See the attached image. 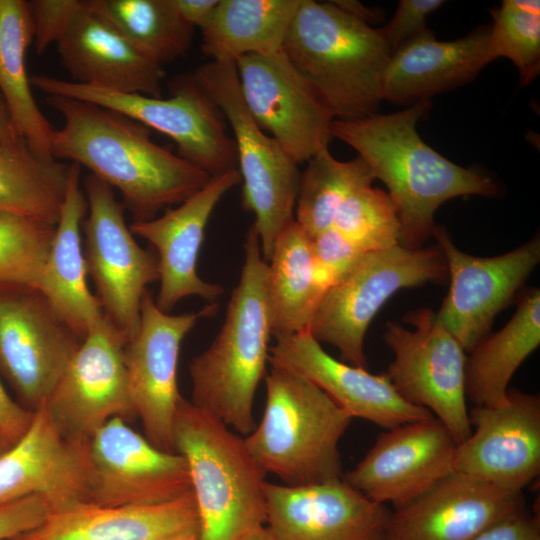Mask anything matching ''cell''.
Instances as JSON below:
<instances>
[{"label": "cell", "instance_id": "48", "mask_svg": "<svg viewBox=\"0 0 540 540\" xmlns=\"http://www.w3.org/2000/svg\"><path fill=\"white\" fill-rule=\"evenodd\" d=\"M242 540H277L268 527L262 526L251 532Z\"/></svg>", "mask_w": 540, "mask_h": 540}, {"label": "cell", "instance_id": "37", "mask_svg": "<svg viewBox=\"0 0 540 540\" xmlns=\"http://www.w3.org/2000/svg\"><path fill=\"white\" fill-rule=\"evenodd\" d=\"M488 42L489 63L506 57L516 66L522 85L540 71V2L505 0L492 11Z\"/></svg>", "mask_w": 540, "mask_h": 540}, {"label": "cell", "instance_id": "17", "mask_svg": "<svg viewBox=\"0 0 540 540\" xmlns=\"http://www.w3.org/2000/svg\"><path fill=\"white\" fill-rule=\"evenodd\" d=\"M90 503L153 505L192 492L185 458L157 448L121 418H112L88 440Z\"/></svg>", "mask_w": 540, "mask_h": 540}, {"label": "cell", "instance_id": "15", "mask_svg": "<svg viewBox=\"0 0 540 540\" xmlns=\"http://www.w3.org/2000/svg\"><path fill=\"white\" fill-rule=\"evenodd\" d=\"M442 251L449 291L436 313L443 326L469 353L491 330L497 314L511 304L516 293L540 261V238L495 257H477L458 249L449 233L433 229Z\"/></svg>", "mask_w": 540, "mask_h": 540}, {"label": "cell", "instance_id": "24", "mask_svg": "<svg viewBox=\"0 0 540 540\" xmlns=\"http://www.w3.org/2000/svg\"><path fill=\"white\" fill-rule=\"evenodd\" d=\"M524 509L522 493L453 471L391 512L385 540H473Z\"/></svg>", "mask_w": 540, "mask_h": 540}, {"label": "cell", "instance_id": "26", "mask_svg": "<svg viewBox=\"0 0 540 540\" xmlns=\"http://www.w3.org/2000/svg\"><path fill=\"white\" fill-rule=\"evenodd\" d=\"M193 492L153 505L83 503L51 513L38 527L10 540H198Z\"/></svg>", "mask_w": 540, "mask_h": 540}, {"label": "cell", "instance_id": "18", "mask_svg": "<svg viewBox=\"0 0 540 540\" xmlns=\"http://www.w3.org/2000/svg\"><path fill=\"white\" fill-rule=\"evenodd\" d=\"M457 442L434 416L382 432L343 480L371 501L400 508L454 471Z\"/></svg>", "mask_w": 540, "mask_h": 540}, {"label": "cell", "instance_id": "1", "mask_svg": "<svg viewBox=\"0 0 540 540\" xmlns=\"http://www.w3.org/2000/svg\"><path fill=\"white\" fill-rule=\"evenodd\" d=\"M63 118L54 129L51 155L84 166L117 189L134 221L155 218L202 189L211 176L151 139L143 124L104 106L47 96Z\"/></svg>", "mask_w": 540, "mask_h": 540}, {"label": "cell", "instance_id": "30", "mask_svg": "<svg viewBox=\"0 0 540 540\" xmlns=\"http://www.w3.org/2000/svg\"><path fill=\"white\" fill-rule=\"evenodd\" d=\"M302 0H218L202 32L210 61L235 63L251 54H271L283 45Z\"/></svg>", "mask_w": 540, "mask_h": 540}, {"label": "cell", "instance_id": "34", "mask_svg": "<svg viewBox=\"0 0 540 540\" xmlns=\"http://www.w3.org/2000/svg\"><path fill=\"white\" fill-rule=\"evenodd\" d=\"M87 8L163 66L191 46L194 27L172 0H85Z\"/></svg>", "mask_w": 540, "mask_h": 540}, {"label": "cell", "instance_id": "42", "mask_svg": "<svg viewBox=\"0 0 540 540\" xmlns=\"http://www.w3.org/2000/svg\"><path fill=\"white\" fill-rule=\"evenodd\" d=\"M51 514L38 496H27L0 504V540H10L42 524Z\"/></svg>", "mask_w": 540, "mask_h": 540}, {"label": "cell", "instance_id": "3", "mask_svg": "<svg viewBox=\"0 0 540 540\" xmlns=\"http://www.w3.org/2000/svg\"><path fill=\"white\" fill-rule=\"evenodd\" d=\"M244 263L228 303L224 323L212 344L192 359L191 402L236 432L255 427L253 404L266 375L272 336L267 262L252 225L244 243Z\"/></svg>", "mask_w": 540, "mask_h": 540}, {"label": "cell", "instance_id": "13", "mask_svg": "<svg viewBox=\"0 0 540 540\" xmlns=\"http://www.w3.org/2000/svg\"><path fill=\"white\" fill-rule=\"evenodd\" d=\"M235 67L251 116L297 165L329 147L334 116L283 49L240 57Z\"/></svg>", "mask_w": 540, "mask_h": 540}, {"label": "cell", "instance_id": "43", "mask_svg": "<svg viewBox=\"0 0 540 540\" xmlns=\"http://www.w3.org/2000/svg\"><path fill=\"white\" fill-rule=\"evenodd\" d=\"M473 540H540V520L524 509L487 528Z\"/></svg>", "mask_w": 540, "mask_h": 540}, {"label": "cell", "instance_id": "41", "mask_svg": "<svg viewBox=\"0 0 540 540\" xmlns=\"http://www.w3.org/2000/svg\"><path fill=\"white\" fill-rule=\"evenodd\" d=\"M444 3L442 0H401L391 20L380 28L391 53L429 30L427 17Z\"/></svg>", "mask_w": 540, "mask_h": 540}, {"label": "cell", "instance_id": "22", "mask_svg": "<svg viewBox=\"0 0 540 540\" xmlns=\"http://www.w3.org/2000/svg\"><path fill=\"white\" fill-rule=\"evenodd\" d=\"M268 362L296 372L320 387L352 418L382 428L433 417L427 409L406 401L386 373L371 374L329 355L308 331L275 336Z\"/></svg>", "mask_w": 540, "mask_h": 540}, {"label": "cell", "instance_id": "21", "mask_svg": "<svg viewBox=\"0 0 540 540\" xmlns=\"http://www.w3.org/2000/svg\"><path fill=\"white\" fill-rule=\"evenodd\" d=\"M266 526L277 540H385L391 510L343 478L304 486L266 481Z\"/></svg>", "mask_w": 540, "mask_h": 540}, {"label": "cell", "instance_id": "8", "mask_svg": "<svg viewBox=\"0 0 540 540\" xmlns=\"http://www.w3.org/2000/svg\"><path fill=\"white\" fill-rule=\"evenodd\" d=\"M192 75L219 107L233 133L243 182V207L254 215L261 253L268 262L278 235L294 221L301 172L251 116L235 63L209 61Z\"/></svg>", "mask_w": 540, "mask_h": 540}, {"label": "cell", "instance_id": "16", "mask_svg": "<svg viewBox=\"0 0 540 540\" xmlns=\"http://www.w3.org/2000/svg\"><path fill=\"white\" fill-rule=\"evenodd\" d=\"M218 309L211 303L197 313L168 314L156 305L148 290L141 301L139 325L124 346L129 392L145 437L157 448L173 452L172 425L182 396L177 365L185 336L201 317Z\"/></svg>", "mask_w": 540, "mask_h": 540}, {"label": "cell", "instance_id": "46", "mask_svg": "<svg viewBox=\"0 0 540 540\" xmlns=\"http://www.w3.org/2000/svg\"><path fill=\"white\" fill-rule=\"evenodd\" d=\"M332 2L342 10L370 25L378 19V15L374 10L369 9L358 1L335 0Z\"/></svg>", "mask_w": 540, "mask_h": 540}, {"label": "cell", "instance_id": "9", "mask_svg": "<svg viewBox=\"0 0 540 540\" xmlns=\"http://www.w3.org/2000/svg\"><path fill=\"white\" fill-rule=\"evenodd\" d=\"M446 277V261L438 247L409 249L398 244L366 252L321 296L308 332L337 348L343 362L365 368V334L388 299L401 289Z\"/></svg>", "mask_w": 540, "mask_h": 540}, {"label": "cell", "instance_id": "35", "mask_svg": "<svg viewBox=\"0 0 540 540\" xmlns=\"http://www.w3.org/2000/svg\"><path fill=\"white\" fill-rule=\"evenodd\" d=\"M374 180L371 169L360 156L340 161L330 153L329 147L320 150L300 173L295 222L313 238L331 228L348 196L372 185Z\"/></svg>", "mask_w": 540, "mask_h": 540}, {"label": "cell", "instance_id": "7", "mask_svg": "<svg viewBox=\"0 0 540 540\" xmlns=\"http://www.w3.org/2000/svg\"><path fill=\"white\" fill-rule=\"evenodd\" d=\"M30 83L47 96L98 104L165 134L176 143L180 157L211 177L238 168L224 115L192 74L171 80L169 98L109 91L43 74L30 76Z\"/></svg>", "mask_w": 540, "mask_h": 540}, {"label": "cell", "instance_id": "25", "mask_svg": "<svg viewBox=\"0 0 540 540\" xmlns=\"http://www.w3.org/2000/svg\"><path fill=\"white\" fill-rule=\"evenodd\" d=\"M56 44L71 81L120 93L162 97L163 66L90 11L85 0Z\"/></svg>", "mask_w": 540, "mask_h": 540}, {"label": "cell", "instance_id": "38", "mask_svg": "<svg viewBox=\"0 0 540 540\" xmlns=\"http://www.w3.org/2000/svg\"><path fill=\"white\" fill-rule=\"evenodd\" d=\"M331 228L364 253L384 250L400 241L396 208L387 192L372 185L346 198Z\"/></svg>", "mask_w": 540, "mask_h": 540}, {"label": "cell", "instance_id": "45", "mask_svg": "<svg viewBox=\"0 0 540 540\" xmlns=\"http://www.w3.org/2000/svg\"><path fill=\"white\" fill-rule=\"evenodd\" d=\"M182 18L201 31L212 19L218 0H172Z\"/></svg>", "mask_w": 540, "mask_h": 540}, {"label": "cell", "instance_id": "31", "mask_svg": "<svg viewBox=\"0 0 540 540\" xmlns=\"http://www.w3.org/2000/svg\"><path fill=\"white\" fill-rule=\"evenodd\" d=\"M33 41L28 1L0 0V93L16 133L42 159L51 155L54 127L36 104L25 57Z\"/></svg>", "mask_w": 540, "mask_h": 540}, {"label": "cell", "instance_id": "14", "mask_svg": "<svg viewBox=\"0 0 540 540\" xmlns=\"http://www.w3.org/2000/svg\"><path fill=\"white\" fill-rule=\"evenodd\" d=\"M125 339L103 318L84 336L44 404L68 438L86 443L112 418H137L124 362Z\"/></svg>", "mask_w": 540, "mask_h": 540}, {"label": "cell", "instance_id": "36", "mask_svg": "<svg viewBox=\"0 0 540 540\" xmlns=\"http://www.w3.org/2000/svg\"><path fill=\"white\" fill-rule=\"evenodd\" d=\"M55 226L0 210V288L25 286L37 290Z\"/></svg>", "mask_w": 540, "mask_h": 540}, {"label": "cell", "instance_id": "4", "mask_svg": "<svg viewBox=\"0 0 540 540\" xmlns=\"http://www.w3.org/2000/svg\"><path fill=\"white\" fill-rule=\"evenodd\" d=\"M283 51L339 120L376 114L391 55L380 28L332 1L302 0Z\"/></svg>", "mask_w": 540, "mask_h": 540}, {"label": "cell", "instance_id": "10", "mask_svg": "<svg viewBox=\"0 0 540 540\" xmlns=\"http://www.w3.org/2000/svg\"><path fill=\"white\" fill-rule=\"evenodd\" d=\"M403 321L388 322L383 334L394 354L387 376L409 403L425 408L451 432L457 444L472 432L466 405V352L435 312L422 308Z\"/></svg>", "mask_w": 540, "mask_h": 540}, {"label": "cell", "instance_id": "6", "mask_svg": "<svg viewBox=\"0 0 540 540\" xmlns=\"http://www.w3.org/2000/svg\"><path fill=\"white\" fill-rule=\"evenodd\" d=\"M266 404L245 445L267 473L304 486L342 479L339 442L352 417L306 377L271 366Z\"/></svg>", "mask_w": 540, "mask_h": 540}, {"label": "cell", "instance_id": "11", "mask_svg": "<svg viewBox=\"0 0 540 540\" xmlns=\"http://www.w3.org/2000/svg\"><path fill=\"white\" fill-rule=\"evenodd\" d=\"M83 190L88 203L82 224L87 275L104 318L127 342L138 328L147 286L159 280L158 260L135 240L111 186L89 174Z\"/></svg>", "mask_w": 540, "mask_h": 540}, {"label": "cell", "instance_id": "40", "mask_svg": "<svg viewBox=\"0 0 540 540\" xmlns=\"http://www.w3.org/2000/svg\"><path fill=\"white\" fill-rule=\"evenodd\" d=\"M28 5L35 49L38 54H43L63 36L83 8V0H32Z\"/></svg>", "mask_w": 540, "mask_h": 540}, {"label": "cell", "instance_id": "5", "mask_svg": "<svg viewBox=\"0 0 540 540\" xmlns=\"http://www.w3.org/2000/svg\"><path fill=\"white\" fill-rule=\"evenodd\" d=\"M174 451L188 465L199 518L198 540H242L266 524V472L244 438L181 398L173 425Z\"/></svg>", "mask_w": 540, "mask_h": 540}, {"label": "cell", "instance_id": "2", "mask_svg": "<svg viewBox=\"0 0 540 540\" xmlns=\"http://www.w3.org/2000/svg\"><path fill=\"white\" fill-rule=\"evenodd\" d=\"M429 106L420 101L390 114L331 123L332 137L352 147L387 187L400 223L399 245L409 249L423 248L445 201L494 197L499 190L491 177L448 160L424 142L416 126Z\"/></svg>", "mask_w": 540, "mask_h": 540}, {"label": "cell", "instance_id": "28", "mask_svg": "<svg viewBox=\"0 0 540 540\" xmlns=\"http://www.w3.org/2000/svg\"><path fill=\"white\" fill-rule=\"evenodd\" d=\"M80 174L78 164H69L59 219L37 290L58 317L83 339L104 315L87 284L81 228L88 203L80 186Z\"/></svg>", "mask_w": 540, "mask_h": 540}, {"label": "cell", "instance_id": "49", "mask_svg": "<svg viewBox=\"0 0 540 540\" xmlns=\"http://www.w3.org/2000/svg\"><path fill=\"white\" fill-rule=\"evenodd\" d=\"M11 445L6 441L2 433L0 432V455L4 453Z\"/></svg>", "mask_w": 540, "mask_h": 540}, {"label": "cell", "instance_id": "29", "mask_svg": "<svg viewBox=\"0 0 540 540\" xmlns=\"http://www.w3.org/2000/svg\"><path fill=\"white\" fill-rule=\"evenodd\" d=\"M540 344V291L527 289L508 323L487 335L466 360V397L475 405L503 400L508 384L523 361Z\"/></svg>", "mask_w": 540, "mask_h": 540}, {"label": "cell", "instance_id": "39", "mask_svg": "<svg viewBox=\"0 0 540 540\" xmlns=\"http://www.w3.org/2000/svg\"><path fill=\"white\" fill-rule=\"evenodd\" d=\"M311 248L318 283L323 292L343 277L365 254L333 228L311 238Z\"/></svg>", "mask_w": 540, "mask_h": 540}, {"label": "cell", "instance_id": "47", "mask_svg": "<svg viewBox=\"0 0 540 540\" xmlns=\"http://www.w3.org/2000/svg\"><path fill=\"white\" fill-rule=\"evenodd\" d=\"M16 135L18 134L15 131L10 112L0 93V143Z\"/></svg>", "mask_w": 540, "mask_h": 540}, {"label": "cell", "instance_id": "23", "mask_svg": "<svg viewBox=\"0 0 540 540\" xmlns=\"http://www.w3.org/2000/svg\"><path fill=\"white\" fill-rule=\"evenodd\" d=\"M241 182L238 169L213 176L194 195L159 217L133 221L131 232L158 252L160 289L156 305L164 312L188 296L215 303L224 289L200 278L197 262L209 218L222 197Z\"/></svg>", "mask_w": 540, "mask_h": 540}, {"label": "cell", "instance_id": "19", "mask_svg": "<svg viewBox=\"0 0 540 540\" xmlns=\"http://www.w3.org/2000/svg\"><path fill=\"white\" fill-rule=\"evenodd\" d=\"M474 431L457 445L454 471L522 493L540 472V398L519 390L469 411Z\"/></svg>", "mask_w": 540, "mask_h": 540}, {"label": "cell", "instance_id": "27", "mask_svg": "<svg viewBox=\"0 0 540 540\" xmlns=\"http://www.w3.org/2000/svg\"><path fill=\"white\" fill-rule=\"evenodd\" d=\"M490 26L452 41H439L432 30L391 53L381 80V97L413 105L472 81L489 64Z\"/></svg>", "mask_w": 540, "mask_h": 540}, {"label": "cell", "instance_id": "20", "mask_svg": "<svg viewBox=\"0 0 540 540\" xmlns=\"http://www.w3.org/2000/svg\"><path fill=\"white\" fill-rule=\"evenodd\" d=\"M87 443L65 436L42 405L24 434L0 455V504L38 496L54 513L90 503Z\"/></svg>", "mask_w": 540, "mask_h": 540}, {"label": "cell", "instance_id": "12", "mask_svg": "<svg viewBox=\"0 0 540 540\" xmlns=\"http://www.w3.org/2000/svg\"><path fill=\"white\" fill-rule=\"evenodd\" d=\"M82 340L38 290L0 288V372L24 408L46 403Z\"/></svg>", "mask_w": 540, "mask_h": 540}, {"label": "cell", "instance_id": "33", "mask_svg": "<svg viewBox=\"0 0 540 540\" xmlns=\"http://www.w3.org/2000/svg\"><path fill=\"white\" fill-rule=\"evenodd\" d=\"M69 165L36 155L16 135L0 143V210L56 225Z\"/></svg>", "mask_w": 540, "mask_h": 540}, {"label": "cell", "instance_id": "44", "mask_svg": "<svg viewBox=\"0 0 540 540\" xmlns=\"http://www.w3.org/2000/svg\"><path fill=\"white\" fill-rule=\"evenodd\" d=\"M33 415L10 397L0 380V432L10 445L24 434Z\"/></svg>", "mask_w": 540, "mask_h": 540}, {"label": "cell", "instance_id": "32", "mask_svg": "<svg viewBox=\"0 0 540 540\" xmlns=\"http://www.w3.org/2000/svg\"><path fill=\"white\" fill-rule=\"evenodd\" d=\"M267 265L272 336L308 331L324 292L316 275L311 238L295 220L278 235Z\"/></svg>", "mask_w": 540, "mask_h": 540}]
</instances>
